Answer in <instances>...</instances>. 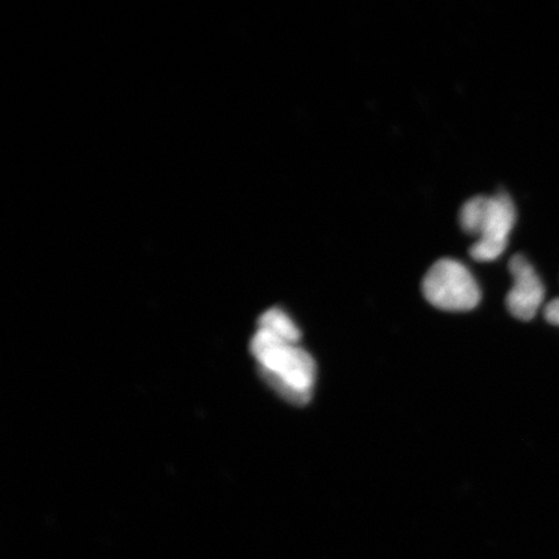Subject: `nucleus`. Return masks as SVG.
Returning a JSON list of instances; mask_svg holds the SVG:
<instances>
[{"mask_svg":"<svg viewBox=\"0 0 559 559\" xmlns=\"http://www.w3.org/2000/svg\"><path fill=\"white\" fill-rule=\"evenodd\" d=\"M250 352L263 381L284 401L295 405H306L311 401L317 365L305 348L257 330L250 342Z\"/></svg>","mask_w":559,"mask_h":559,"instance_id":"1","label":"nucleus"},{"mask_svg":"<svg viewBox=\"0 0 559 559\" xmlns=\"http://www.w3.org/2000/svg\"><path fill=\"white\" fill-rule=\"evenodd\" d=\"M515 218L513 201L504 192L466 201L460 212V225L466 234L478 236L471 248L475 261L491 262L504 253Z\"/></svg>","mask_w":559,"mask_h":559,"instance_id":"2","label":"nucleus"},{"mask_svg":"<svg viewBox=\"0 0 559 559\" xmlns=\"http://www.w3.org/2000/svg\"><path fill=\"white\" fill-rule=\"evenodd\" d=\"M428 302L439 310L461 312L475 309L481 293L472 272L459 261L443 258L431 265L423 282Z\"/></svg>","mask_w":559,"mask_h":559,"instance_id":"3","label":"nucleus"},{"mask_svg":"<svg viewBox=\"0 0 559 559\" xmlns=\"http://www.w3.org/2000/svg\"><path fill=\"white\" fill-rule=\"evenodd\" d=\"M513 286L507 297V306L515 319L533 320L544 304L545 288L534 265L526 257L516 254L509 262Z\"/></svg>","mask_w":559,"mask_h":559,"instance_id":"4","label":"nucleus"},{"mask_svg":"<svg viewBox=\"0 0 559 559\" xmlns=\"http://www.w3.org/2000/svg\"><path fill=\"white\" fill-rule=\"evenodd\" d=\"M258 330L285 341L295 342V344H299L300 341L299 328L290 319L289 314L282 309L265 311L260 321H258Z\"/></svg>","mask_w":559,"mask_h":559,"instance_id":"5","label":"nucleus"},{"mask_svg":"<svg viewBox=\"0 0 559 559\" xmlns=\"http://www.w3.org/2000/svg\"><path fill=\"white\" fill-rule=\"evenodd\" d=\"M544 317L547 319L548 323L559 326V298L550 300V302L545 306Z\"/></svg>","mask_w":559,"mask_h":559,"instance_id":"6","label":"nucleus"}]
</instances>
